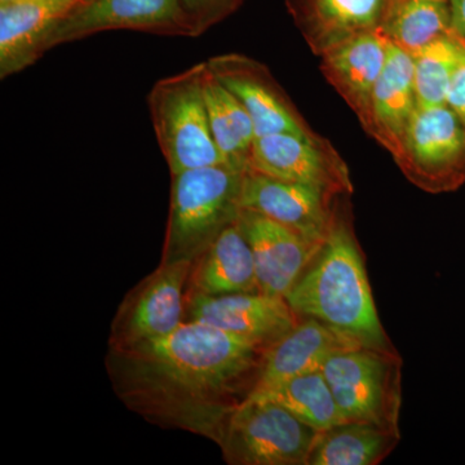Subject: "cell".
<instances>
[{
	"label": "cell",
	"instance_id": "obj_17",
	"mask_svg": "<svg viewBox=\"0 0 465 465\" xmlns=\"http://www.w3.org/2000/svg\"><path fill=\"white\" fill-rule=\"evenodd\" d=\"M309 48L322 56L358 34L381 29L387 0H284Z\"/></svg>",
	"mask_w": 465,
	"mask_h": 465
},
{
	"label": "cell",
	"instance_id": "obj_1",
	"mask_svg": "<svg viewBox=\"0 0 465 465\" xmlns=\"http://www.w3.org/2000/svg\"><path fill=\"white\" fill-rule=\"evenodd\" d=\"M265 351L185 321L163 338L109 347L106 369L128 409L219 443L232 410L255 390Z\"/></svg>",
	"mask_w": 465,
	"mask_h": 465
},
{
	"label": "cell",
	"instance_id": "obj_10",
	"mask_svg": "<svg viewBox=\"0 0 465 465\" xmlns=\"http://www.w3.org/2000/svg\"><path fill=\"white\" fill-rule=\"evenodd\" d=\"M206 63L249 113L256 137L274 134L318 136L264 64L240 54H219Z\"/></svg>",
	"mask_w": 465,
	"mask_h": 465
},
{
	"label": "cell",
	"instance_id": "obj_19",
	"mask_svg": "<svg viewBox=\"0 0 465 465\" xmlns=\"http://www.w3.org/2000/svg\"><path fill=\"white\" fill-rule=\"evenodd\" d=\"M418 106L414 60L409 52L391 42L387 61L372 96V127L369 134L387 149L391 157L402 145Z\"/></svg>",
	"mask_w": 465,
	"mask_h": 465
},
{
	"label": "cell",
	"instance_id": "obj_24",
	"mask_svg": "<svg viewBox=\"0 0 465 465\" xmlns=\"http://www.w3.org/2000/svg\"><path fill=\"white\" fill-rule=\"evenodd\" d=\"M252 393L286 407L296 418L318 432L345 421L322 370L295 376Z\"/></svg>",
	"mask_w": 465,
	"mask_h": 465
},
{
	"label": "cell",
	"instance_id": "obj_25",
	"mask_svg": "<svg viewBox=\"0 0 465 465\" xmlns=\"http://www.w3.org/2000/svg\"><path fill=\"white\" fill-rule=\"evenodd\" d=\"M411 56L419 106L446 104L452 79L465 65V42L449 32Z\"/></svg>",
	"mask_w": 465,
	"mask_h": 465
},
{
	"label": "cell",
	"instance_id": "obj_20",
	"mask_svg": "<svg viewBox=\"0 0 465 465\" xmlns=\"http://www.w3.org/2000/svg\"><path fill=\"white\" fill-rule=\"evenodd\" d=\"M256 291L255 260L237 219L193 262L186 292L219 296Z\"/></svg>",
	"mask_w": 465,
	"mask_h": 465
},
{
	"label": "cell",
	"instance_id": "obj_22",
	"mask_svg": "<svg viewBox=\"0 0 465 465\" xmlns=\"http://www.w3.org/2000/svg\"><path fill=\"white\" fill-rule=\"evenodd\" d=\"M400 434L365 421H342L318 433L307 465H375L384 460Z\"/></svg>",
	"mask_w": 465,
	"mask_h": 465
},
{
	"label": "cell",
	"instance_id": "obj_11",
	"mask_svg": "<svg viewBox=\"0 0 465 465\" xmlns=\"http://www.w3.org/2000/svg\"><path fill=\"white\" fill-rule=\"evenodd\" d=\"M339 198L314 186L247 170L240 206L269 217L313 243L323 244L338 213Z\"/></svg>",
	"mask_w": 465,
	"mask_h": 465
},
{
	"label": "cell",
	"instance_id": "obj_4",
	"mask_svg": "<svg viewBox=\"0 0 465 465\" xmlns=\"http://www.w3.org/2000/svg\"><path fill=\"white\" fill-rule=\"evenodd\" d=\"M206 61L153 85L150 118L171 176L194 168L225 164L217 149L204 101Z\"/></svg>",
	"mask_w": 465,
	"mask_h": 465
},
{
	"label": "cell",
	"instance_id": "obj_21",
	"mask_svg": "<svg viewBox=\"0 0 465 465\" xmlns=\"http://www.w3.org/2000/svg\"><path fill=\"white\" fill-rule=\"evenodd\" d=\"M203 92L211 133L226 166L249 170L256 140L255 127L249 113L208 69L207 63Z\"/></svg>",
	"mask_w": 465,
	"mask_h": 465
},
{
	"label": "cell",
	"instance_id": "obj_26",
	"mask_svg": "<svg viewBox=\"0 0 465 465\" xmlns=\"http://www.w3.org/2000/svg\"><path fill=\"white\" fill-rule=\"evenodd\" d=\"M243 2L244 0H182L192 36H200L222 23L234 14Z\"/></svg>",
	"mask_w": 465,
	"mask_h": 465
},
{
	"label": "cell",
	"instance_id": "obj_9",
	"mask_svg": "<svg viewBox=\"0 0 465 465\" xmlns=\"http://www.w3.org/2000/svg\"><path fill=\"white\" fill-rule=\"evenodd\" d=\"M249 170L274 179L305 183L341 197L353 192L345 162L329 140L293 134L256 137Z\"/></svg>",
	"mask_w": 465,
	"mask_h": 465
},
{
	"label": "cell",
	"instance_id": "obj_31",
	"mask_svg": "<svg viewBox=\"0 0 465 465\" xmlns=\"http://www.w3.org/2000/svg\"><path fill=\"white\" fill-rule=\"evenodd\" d=\"M82 3L88 2V0H81Z\"/></svg>",
	"mask_w": 465,
	"mask_h": 465
},
{
	"label": "cell",
	"instance_id": "obj_12",
	"mask_svg": "<svg viewBox=\"0 0 465 465\" xmlns=\"http://www.w3.org/2000/svg\"><path fill=\"white\" fill-rule=\"evenodd\" d=\"M109 30L192 36L182 0H88L58 24L48 50Z\"/></svg>",
	"mask_w": 465,
	"mask_h": 465
},
{
	"label": "cell",
	"instance_id": "obj_7",
	"mask_svg": "<svg viewBox=\"0 0 465 465\" xmlns=\"http://www.w3.org/2000/svg\"><path fill=\"white\" fill-rule=\"evenodd\" d=\"M393 159L421 191H457L465 183V127L446 104L418 106Z\"/></svg>",
	"mask_w": 465,
	"mask_h": 465
},
{
	"label": "cell",
	"instance_id": "obj_23",
	"mask_svg": "<svg viewBox=\"0 0 465 465\" xmlns=\"http://www.w3.org/2000/svg\"><path fill=\"white\" fill-rule=\"evenodd\" d=\"M381 30L393 45L414 54L451 32L449 0H393L385 7Z\"/></svg>",
	"mask_w": 465,
	"mask_h": 465
},
{
	"label": "cell",
	"instance_id": "obj_30",
	"mask_svg": "<svg viewBox=\"0 0 465 465\" xmlns=\"http://www.w3.org/2000/svg\"><path fill=\"white\" fill-rule=\"evenodd\" d=\"M391 2H393V0H387V5H388V3H391ZM385 7H387V5H385Z\"/></svg>",
	"mask_w": 465,
	"mask_h": 465
},
{
	"label": "cell",
	"instance_id": "obj_16",
	"mask_svg": "<svg viewBox=\"0 0 465 465\" xmlns=\"http://www.w3.org/2000/svg\"><path fill=\"white\" fill-rule=\"evenodd\" d=\"M81 0H18L0 5V78L23 72L48 51L52 33Z\"/></svg>",
	"mask_w": 465,
	"mask_h": 465
},
{
	"label": "cell",
	"instance_id": "obj_15",
	"mask_svg": "<svg viewBox=\"0 0 465 465\" xmlns=\"http://www.w3.org/2000/svg\"><path fill=\"white\" fill-rule=\"evenodd\" d=\"M238 220L252 250L260 292L286 298L322 244L255 211L241 210Z\"/></svg>",
	"mask_w": 465,
	"mask_h": 465
},
{
	"label": "cell",
	"instance_id": "obj_28",
	"mask_svg": "<svg viewBox=\"0 0 465 465\" xmlns=\"http://www.w3.org/2000/svg\"><path fill=\"white\" fill-rule=\"evenodd\" d=\"M451 11V32L465 42V0H449Z\"/></svg>",
	"mask_w": 465,
	"mask_h": 465
},
{
	"label": "cell",
	"instance_id": "obj_8",
	"mask_svg": "<svg viewBox=\"0 0 465 465\" xmlns=\"http://www.w3.org/2000/svg\"><path fill=\"white\" fill-rule=\"evenodd\" d=\"M193 262H161L119 305L109 347L163 338L185 322L186 291Z\"/></svg>",
	"mask_w": 465,
	"mask_h": 465
},
{
	"label": "cell",
	"instance_id": "obj_14",
	"mask_svg": "<svg viewBox=\"0 0 465 465\" xmlns=\"http://www.w3.org/2000/svg\"><path fill=\"white\" fill-rule=\"evenodd\" d=\"M391 42L381 29L351 36L321 56V72L353 110L363 130L372 127V96Z\"/></svg>",
	"mask_w": 465,
	"mask_h": 465
},
{
	"label": "cell",
	"instance_id": "obj_18",
	"mask_svg": "<svg viewBox=\"0 0 465 465\" xmlns=\"http://www.w3.org/2000/svg\"><path fill=\"white\" fill-rule=\"evenodd\" d=\"M361 345L311 317L298 323L280 341L266 349L255 391L273 387L295 376L322 370L327 358L341 349Z\"/></svg>",
	"mask_w": 465,
	"mask_h": 465
},
{
	"label": "cell",
	"instance_id": "obj_2",
	"mask_svg": "<svg viewBox=\"0 0 465 465\" xmlns=\"http://www.w3.org/2000/svg\"><path fill=\"white\" fill-rule=\"evenodd\" d=\"M284 299L298 317L316 318L361 347L394 351L345 213H336L326 241Z\"/></svg>",
	"mask_w": 465,
	"mask_h": 465
},
{
	"label": "cell",
	"instance_id": "obj_3",
	"mask_svg": "<svg viewBox=\"0 0 465 465\" xmlns=\"http://www.w3.org/2000/svg\"><path fill=\"white\" fill-rule=\"evenodd\" d=\"M226 164L173 174L161 262H194L238 219L243 174Z\"/></svg>",
	"mask_w": 465,
	"mask_h": 465
},
{
	"label": "cell",
	"instance_id": "obj_6",
	"mask_svg": "<svg viewBox=\"0 0 465 465\" xmlns=\"http://www.w3.org/2000/svg\"><path fill=\"white\" fill-rule=\"evenodd\" d=\"M322 372L345 421H365L400 434L401 362L396 351L341 349Z\"/></svg>",
	"mask_w": 465,
	"mask_h": 465
},
{
	"label": "cell",
	"instance_id": "obj_29",
	"mask_svg": "<svg viewBox=\"0 0 465 465\" xmlns=\"http://www.w3.org/2000/svg\"><path fill=\"white\" fill-rule=\"evenodd\" d=\"M18 2V0H0V5H9V3Z\"/></svg>",
	"mask_w": 465,
	"mask_h": 465
},
{
	"label": "cell",
	"instance_id": "obj_27",
	"mask_svg": "<svg viewBox=\"0 0 465 465\" xmlns=\"http://www.w3.org/2000/svg\"><path fill=\"white\" fill-rule=\"evenodd\" d=\"M446 105L457 114L465 127V65L452 79L446 97Z\"/></svg>",
	"mask_w": 465,
	"mask_h": 465
},
{
	"label": "cell",
	"instance_id": "obj_13",
	"mask_svg": "<svg viewBox=\"0 0 465 465\" xmlns=\"http://www.w3.org/2000/svg\"><path fill=\"white\" fill-rule=\"evenodd\" d=\"M185 321L210 324L268 349L299 317L286 299L260 291L219 296L186 292Z\"/></svg>",
	"mask_w": 465,
	"mask_h": 465
},
{
	"label": "cell",
	"instance_id": "obj_5",
	"mask_svg": "<svg viewBox=\"0 0 465 465\" xmlns=\"http://www.w3.org/2000/svg\"><path fill=\"white\" fill-rule=\"evenodd\" d=\"M318 430L286 407L251 393L229 415L217 445L235 465H307Z\"/></svg>",
	"mask_w": 465,
	"mask_h": 465
}]
</instances>
